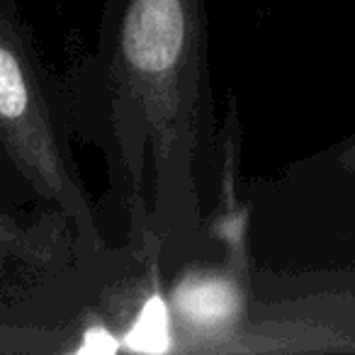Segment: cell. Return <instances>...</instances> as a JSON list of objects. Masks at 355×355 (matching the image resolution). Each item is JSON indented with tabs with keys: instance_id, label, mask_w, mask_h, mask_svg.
Returning a JSON list of instances; mask_svg holds the SVG:
<instances>
[{
	"instance_id": "7",
	"label": "cell",
	"mask_w": 355,
	"mask_h": 355,
	"mask_svg": "<svg viewBox=\"0 0 355 355\" xmlns=\"http://www.w3.org/2000/svg\"><path fill=\"white\" fill-rule=\"evenodd\" d=\"M334 166L338 168V171L355 173V137L348 139V141L338 148V153L334 156Z\"/></svg>"
},
{
	"instance_id": "3",
	"label": "cell",
	"mask_w": 355,
	"mask_h": 355,
	"mask_svg": "<svg viewBox=\"0 0 355 355\" xmlns=\"http://www.w3.org/2000/svg\"><path fill=\"white\" fill-rule=\"evenodd\" d=\"M168 304L180 350L222 353L251 314V268L224 258L219 266H190L173 282Z\"/></svg>"
},
{
	"instance_id": "1",
	"label": "cell",
	"mask_w": 355,
	"mask_h": 355,
	"mask_svg": "<svg viewBox=\"0 0 355 355\" xmlns=\"http://www.w3.org/2000/svg\"><path fill=\"white\" fill-rule=\"evenodd\" d=\"M64 107L103 153L127 246L193 256L219 171L205 0H103L95 49L66 83Z\"/></svg>"
},
{
	"instance_id": "2",
	"label": "cell",
	"mask_w": 355,
	"mask_h": 355,
	"mask_svg": "<svg viewBox=\"0 0 355 355\" xmlns=\"http://www.w3.org/2000/svg\"><path fill=\"white\" fill-rule=\"evenodd\" d=\"M56 103L64 93L46 78L15 0H0V148L22 180L66 217L80 251L95 258L105 236L73 166L66 110Z\"/></svg>"
},
{
	"instance_id": "4",
	"label": "cell",
	"mask_w": 355,
	"mask_h": 355,
	"mask_svg": "<svg viewBox=\"0 0 355 355\" xmlns=\"http://www.w3.org/2000/svg\"><path fill=\"white\" fill-rule=\"evenodd\" d=\"M219 144V171H217V212H214L209 234L219 241L224 261L234 266L251 268L248 253V214L236 193L239 180V153H241V124L234 95H229L222 127L217 129Z\"/></svg>"
},
{
	"instance_id": "6",
	"label": "cell",
	"mask_w": 355,
	"mask_h": 355,
	"mask_svg": "<svg viewBox=\"0 0 355 355\" xmlns=\"http://www.w3.org/2000/svg\"><path fill=\"white\" fill-rule=\"evenodd\" d=\"M64 329L35 324H0V353H54L64 350Z\"/></svg>"
},
{
	"instance_id": "5",
	"label": "cell",
	"mask_w": 355,
	"mask_h": 355,
	"mask_svg": "<svg viewBox=\"0 0 355 355\" xmlns=\"http://www.w3.org/2000/svg\"><path fill=\"white\" fill-rule=\"evenodd\" d=\"M66 217L59 212L40 222H20L0 212V268L32 266L59 270L71 258Z\"/></svg>"
}]
</instances>
